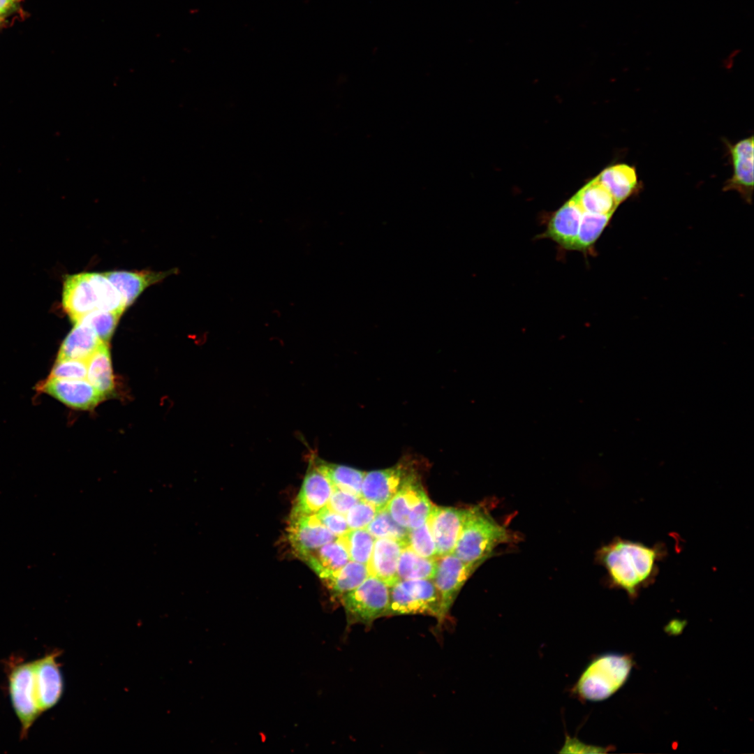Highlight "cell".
<instances>
[{
  "mask_svg": "<svg viewBox=\"0 0 754 754\" xmlns=\"http://www.w3.org/2000/svg\"><path fill=\"white\" fill-rule=\"evenodd\" d=\"M633 666L630 656L616 653L601 654L591 660L573 688L582 700H605L622 687Z\"/></svg>",
  "mask_w": 754,
  "mask_h": 754,
  "instance_id": "obj_3",
  "label": "cell"
},
{
  "mask_svg": "<svg viewBox=\"0 0 754 754\" xmlns=\"http://www.w3.org/2000/svg\"><path fill=\"white\" fill-rule=\"evenodd\" d=\"M572 198L584 212L612 216L619 204L596 177L580 188Z\"/></svg>",
  "mask_w": 754,
  "mask_h": 754,
  "instance_id": "obj_23",
  "label": "cell"
},
{
  "mask_svg": "<svg viewBox=\"0 0 754 754\" xmlns=\"http://www.w3.org/2000/svg\"><path fill=\"white\" fill-rule=\"evenodd\" d=\"M2 17H3V16L0 15V22H1V20H2Z\"/></svg>",
  "mask_w": 754,
  "mask_h": 754,
  "instance_id": "obj_39",
  "label": "cell"
},
{
  "mask_svg": "<svg viewBox=\"0 0 754 754\" xmlns=\"http://www.w3.org/2000/svg\"><path fill=\"white\" fill-rule=\"evenodd\" d=\"M361 498L350 492L334 487L332 494L326 507L339 514L346 515L348 511Z\"/></svg>",
  "mask_w": 754,
  "mask_h": 754,
  "instance_id": "obj_37",
  "label": "cell"
},
{
  "mask_svg": "<svg viewBox=\"0 0 754 754\" xmlns=\"http://www.w3.org/2000/svg\"><path fill=\"white\" fill-rule=\"evenodd\" d=\"M302 559L323 580L330 577L350 561L347 549L339 537L336 541L311 551Z\"/></svg>",
  "mask_w": 754,
  "mask_h": 754,
  "instance_id": "obj_19",
  "label": "cell"
},
{
  "mask_svg": "<svg viewBox=\"0 0 754 754\" xmlns=\"http://www.w3.org/2000/svg\"><path fill=\"white\" fill-rule=\"evenodd\" d=\"M612 216L583 212L572 251L586 252L601 235Z\"/></svg>",
  "mask_w": 754,
  "mask_h": 754,
  "instance_id": "obj_28",
  "label": "cell"
},
{
  "mask_svg": "<svg viewBox=\"0 0 754 754\" xmlns=\"http://www.w3.org/2000/svg\"><path fill=\"white\" fill-rule=\"evenodd\" d=\"M60 652L54 651L34 660L36 694L43 713L55 706L64 692V679L57 658Z\"/></svg>",
  "mask_w": 754,
  "mask_h": 754,
  "instance_id": "obj_11",
  "label": "cell"
},
{
  "mask_svg": "<svg viewBox=\"0 0 754 754\" xmlns=\"http://www.w3.org/2000/svg\"><path fill=\"white\" fill-rule=\"evenodd\" d=\"M510 537L509 531L481 506L468 508L452 554L465 563L481 565Z\"/></svg>",
  "mask_w": 754,
  "mask_h": 754,
  "instance_id": "obj_2",
  "label": "cell"
},
{
  "mask_svg": "<svg viewBox=\"0 0 754 754\" xmlns=\"http://www.w3.org/2000/svg\"><path fill=\"white\" fill-rule=\"evenodd\" d=\"M89 276L95 288L98 300V309L122 315L127 306L122 295L113 283L104 273H89Z\"/></svg>",
  "mask_w": 754,
  "mask_h": 754,
  "instance_id": "obj_29",
  "label": "cell"
},
{
  "mask_svg": "<svg viewBox=\"0 0 754 754\" xmlns=\"http://www.w3.org/2000/svg\"><path fill=\"white\" fill-rule=\"evenodd\" d=\"M20 0H0V15L7 13L16 7Z\"/></svg>",
  "mask_w": 754,
  "mask_h": 754,
  "instance_id": "obj_38",
  "label": "cell"
},
{
  "mask_svg": "<svg viewBox=\"0 0 754 754\" xmlns=\"http://www.w3.org/2000/svg\"><path fill=\"white\" fill-rule=\"evenodd\" d=\"M406 542L407 545L421 556L429 559L438 557L428 521L418 528L408 530Z\"/></svg>",
  "mask_w": 754,
  "mask_h": 754,
  "instance_id": "obj_33",
  "label": "cell"
},
{
  "mask_svg": "<svg viewBox=\"0 0 754 754\" xmlns=\"http://www.w3.org/2000/svg\"><path fill=\"white\" fill-rule=\"evenodd\" d=\"M466 509L433 505L428 523L438 556L452 554L462 528Z\"/></svg>",
  "mask_w": 754,
  "mask_h": 754,
  "instance_id": "obj_15",
  "label": "cell"
},
{
  "mask_svg": "<svg viewBox=\"0 0 754 754\" xmlns=\"http://www.w3.org/2000/svg\"><path fill=\"white\" fill-rule=\"evenodd\" d=\"M87 380L104 397L114 387L110 350L103 343L87 361Z\"/></svg>",
  "mask_w": 754,
  "mask_h": 754,
  "instance_id": "obj_24",
  "label": "cell"
},
{
  "mask_svg": "<svg viewBox=\"0 0 754 754\" xmlns=\"http://www.w3.org/2000/svg\"><path fill=\"white\" fill-rule=\"evenodd\" d=\"M333 489L332 484L320 468L317 459L313 458L291 514L316 515L327 505Z\"/></svg>",
  "mask_w": 754,
  "mask_h": 754,
  "instance_id": "obj_10",
  "label": "cell"
},
{
  "mask_svg": "<svg viewBox=\"0 0 754 754\" xmlns=\"http://www.w3.org/2000/svg\"><path fill=\"white\" fill-rule=\"evenodd\" d=\"M339 538L347 549L350 560L367 566L375 538L366 528L349 530Z\"/></svg>",
  "mask_w": 754,
  "mask_h": 754,
  "instance_id": "obj_30",
  "label": "cell"
},
{
  "mask_svg": "<svg viewBox=\"0 0 754 754\" xmlns=\"http://www.w3.org/2000/svg\"><path fill=\"white\" fill-rule=\"evenodd\" d=\"M437 558L421 556L408 545L404 547L397 565L399 579H432L436 570Z\"/></svg>",
  "mask_w": 754,
  "mask_h": 754,
  "instance_id": "obj_26",
  "label": "cell"
},
{
  "mask_svg": "<svg viewBox=\"0 0 754 754\" xmlns=\"http://www.w3.org/2000/svg\"><path fill=\"white\" fill-rule=\"evenodd\" d=\"M378 511L375 505L360 498L345 515L349 529L365 528Z\"/></svg>",
  "mask_w": 754,
  "mask_h": 754,
  "instance_id": "obj_34",
  "label": "cell"
},
{
  "mask_svg": "<svg viewBox=\"0 0 754 754\" xmlns=\"http://www.w3.org/2000/svg\"><path fill=\"white\" fill-rule=\"evenodd\" d=\"M318 464L334 487L360 497L362 483L366 472L346 466L330 464L317 459Z\"/></svg>",
  "mask_w": 754,
  "mask_h": 754,
  "instance_id": "obj_27",
  "label": "cell"
},
{
  "mask_svg": "<svg viewBox=\"0 0 754 754\" xmlns=\"http://www.w3.org/2000/svg\"><path fill=\"white\" fill-rule=\"evenodd\" d=\"M407 546L404 540L380 538H376L370 560L367 564L369 575L374 576L389 587L400 579L397 575V565L401 550Z\"/></svg>",
  "mask_w": 754,
  "mask_h": 754,
  "instance_id": "obj_16",
  "label": "cell"
},
{
  "mask_svg": "<svg viewBox=\"0 0 754 754\" xmlns=\"http://www.w3.org/2000/svg\"><path fill=\"white\" fill-rule=\"evenodd\" d=\"M8 688L12 706L21 724V737H25L42 714L36 694L34 661L17 665L12 669Z\"/></svg>",
  "mask_w": 754,
  "mask_h": 754,
  "instance_id": "obj_6",
  "label": "cell"
},
{
  "mask_svg": "<svg viewBox=\"0 0 754 754\" xmlns=\"http://www.w3.org/2000/svg\"><path fill=\"white\" fill-rule=\"evenodd\" d=\"M87 361L57 359L49 377L62 379H84L87 378Z\"/></svg>",
  "mask_w": 754,
  "mask_h": 754,
  "instance_id": "obj_35",
  "label": "cell"
},
{
  "mask_svg": "<svg viewBox=\"0 0 754 754\" xmlns=\"http://www.w3.org/2000/svg\"><path fill=\"white\" fill-rule=\"evenodd\" d=\"M40 390L68 407L78 410L95 408L104 397L87 379H62L49 377Z\"/></svg>",
  "mask_w": 754,
  "mask_h": 754,
  "instance_id": "obj_9",
  "label": "cell"
},
{
  "mask_svg": "<svg viewBox=\"0 0 754 754\" xmlns=\"http://www.w3.org/2000/svg\"><path fill=\"white\" fill-rule=\"evenodd\" d=\"M480 566L465 563L452 553L437 558L436 570L432 581L441 598V612L438 628L441 627L466 580Z\"/></svg>",
  "mask_w": 754,
  "mask_h": 754,
  "instance_id": "obj_8",
  "label": "cell"
},
{
  "mask_svg": "<svg viewBox=\"0 0 754 754\" xmlns=\"http://www.w3.org/2000/svg\"><path fill=\"white\" fill-rule=\"evenodd\" d=\"M415 473L417 468L408 460H402L388 468L366 473L360 498L375 505L378 510L385 508L402 485Z\"/></svg>",
  "mask_w": 754,
  "mask_h": 754,
  "instance_id": "obj_7",
  "label": "cell"
},
{
  "mask_svg": "<svg viewBox=\"0 0 754 754\" xmlns=\"http://www.w3.org/2000/svg\"><path fill=\"white\" fill-rule=\"evenodd\" d=\"M288 532L291 547L300 559L336 539V536L320 522L316 515L290 514Z\"/></svg>",
  "mask_w": 754,
  "mask_h": 754,
  "instance_id": "obj_12",
  "label": "cell"
},
{
  "mask_svg": "<svg viewBox=\"0 0 754 754\" xmlns=\"http://www.w3.org/2000/svg\"><path fill=\"white\" fill-rule=\"evenodd\" d=\"M103 343L89 325L75 323L61 345L57 359L87 361Z\"/></svg>",
  "mask_w": 754,
  "mask_h": 754,
  "instance_id": "obj_20",
  "label": "cell"
},
{
  "mask_svg": "<svg viewBox=\"0 0 754 754\" xmlns=\"http://www.w3.org/2000/svg\"><path fill=\"white\" fill-rule=\"evenodd\" d=\"M365 528L375 538H388L406 542L408 532L392 518L386 508L379 510Z\"/></svg>",
  "mask_w": 754,
  "mask_h": 754,
  "instance_id": "obj_31",
  "label": "cell"
},
{
  "mask_svg": "<svg viewBox=\"0 0 754 754\" xmlns=\"http://www.w3.org/2000/svg\"><path fill=\"white\" fill-rule=\"evenodd\" d=\"M62 306L75 324L98 309V300L89 273L67 276L63 287Z\"/></svg>",
  "mask_w": 754,
  "mask_h": 754,
  "instance_id": "obj_14",
  "label": "cell"
},
{
  "mask_svg": "<svg viewBox=\"0 0 754 754\" xmlns=\"http://www.w3.org/2000/svg\"><path fill=\"white\" fill-rule=\"evenodd\" d=\"M419 475L417 473L409 478L385 507L392 518L407 529L410 515L427 496Z\"/></svg>",
  "mask_w": 754,
  "mask_h": 754,
  "instance_id": "obj_18",
  "label": "cell"
},
{
  "mask_svg": "<svg viewBox=\"0 0 754 754\" xmlns=\"http://www.w3.org/2000/svg\"><path fill=\"white\" fill-rule=\"evenodd\" d=\"M346 612L347 626L362 624L370 628L379 618L387 616L390 587L378 578L369 575L357 587L340 600Z\"/></svg>",
  "mask_w": 754,
  "mask_h": 754,
  "instance_id": "obj_4",
  "label": "cell"
},
{
  "mask_svg": "<svg viewBox=\"0 0 754 754\" xmlns=\"http://www.w3.org/2000/svg\"><path fill=\"white\" fill-rule=\"evenodd\" d=\"M316 515L336 537H340L350 530L345 516L328 509L326 506L319 510Z\"/></svg>",
  "mask_w": 754,
  "mask_h": 754,
  "instance_id": "obj_36",
  "label": "cell"
},
{
  "mask_svg": "<svg viewBox=\"0 0 754 754\" xmlns=\"http://www.w3.org/2000/svg\"><path fill=\"white\" fill-rule=\"evenodd\" d=\"M369 576L366 565L349 561L342 568L323 581L332 598L340 601L345 594L357 587Z\"/></svg>",
  "mask_w": 754,
  "mask_h": 754,
  "instance_id": "obj_25",
  "label": "cell"
},
{
  "mask_svg": "<svg viewBox=\"0 0 754 754\" xmlns=\"http://www.w3.org/2000/svg\"><path fill=\"white\" fill-rule=\"evenodd\" d=\"M583 211L572 198L551 216L540 238H549L559 246L571 250L578 234Z\"/></svg>",
  "mask_w": 754,
  "mask_h": 754,
  "instance_id": "obj_17",
  "label": "cell"
},
{
  "mask_svg": "<svg viewBox=\"0 0 754 754\" xmlns=\"http://www.w3.org/2000/svg\"><path fill=\"white\" fill-rule=\"evenodd\" d=\"M121 316L115 312L96 310L84 316L77 323L82 322L89 325L103 342L108 343Z\"/></svg>",
  "mask_w": 754,
  "mask_h": 754,
  "instance_id": "obj_32",
  "label": "cell"
},
{
  "mask_svg": "<svg viewBox=\"0 0 754 754\" xmlns=\"http://www.w3.org/2000/svg\"><path fill=\"white\" fill-rule=\"evenodd\" d=\"M596 178L619 205L638 190L639 182L636 170L626 163L608 166L601 171Z\"/></svg>",
  "mask_w": 754,
  "mask_h": 754,
  "instance_id": "obj_22",
  "label": "cell"
},
{
  "mask_svg": "<svg viewBox=\"0 0 754 754\" xmlns=\"http://www.w3.org/2000/svg\"><path fill=\"white\" fill-rule=\"evenodd\" d=\"M733 174L723 188L725 191H735L748 203L752 201L753 191V137L727 145Z\"/></svg>",
  "mask_w": 754,
  "mask_h": 754,
  "instance_id": "obj_13",
  "label": "cell"
},
{
  "mask_svg": "<svg viewBox=\"0 0 754 754\" xmlns=\"http://www.w3.org/2000/svg\"><path fill=\"white\" fill-rule=\"evenodd\" d=\"M104 274L119 291L128 306L145 288L161 281L168 272L110 271Z\"/></svg>",
  "mask_w": 754,
  "mask_h": 754,
  "instance_id": "obj_21",
  "label": "cell"
},
{
  "mask_svg": "<svg viewBox=\"0 0 754 754\" xmlns=\"http://www.w3.org/2000/svg\"><path fill=\"white\" fill-rule=\"evenodd\" d=\"M441 612L440 596L432 579L399 580L390 587L387 616L423 614L438 622Z\"/></svg>",
  "mask_w": 754,
  "mask_h": 754,
  "instance_id": "obj_5",
  "label": "cell"
},
{
  "mask_svg": "<svg viewBox=\"0 0 754 754\" xmlns=\"http://www.w3.org/2000/svg\"><path fill=\"white\" fill-rule=\"evenodd\" d=\"M666 554V548L660 543L649 546L616 538L600 549L598 559L606 569L612 586L635 598L643 588L655 581L659 562Z\"/></svg>",
  "mask_w": 754,
  "mask_h": 754,
  "instance_id": "obj_1",
  "label": "cell"
}]
</instances>
